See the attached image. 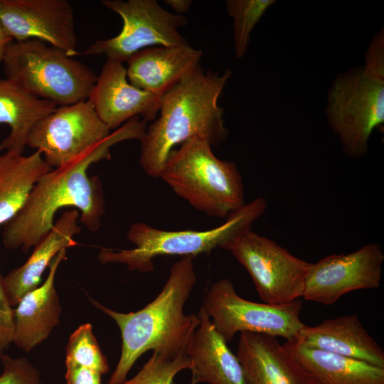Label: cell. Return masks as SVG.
<instances>
[{
  "label": "cell",
  "instance_id": "obj_1",
  "mask_svg": "<svg viewBox=\"0 0 384 384\" xmlns=\"http://www.w3.org/2000/svg\"><path fill=\"white\" fill-rule=\"evenodd\" d=\"M146 122L134 117L122 127L70 164L51 170L36 183L21 209L4 225L2 242L10 250L28 252L43 238L54 225L58 210L73 207L80 211V221L91 232L102 225L105 199L98 176H89L90 166L111 158L115 144L144 137Z\"/></svg>",
  "mask_w": 384,
  "mask_h": 384
},
{
  "label": "cell",
  "instance_id": "obj_2",
  "mask_svg": "<svg viewBox=\"0 0 384 384\" xmlns=\"http://www.w3.org/2000/svg\"><path fill=\"white\" fill-rule=\"evenodd\" d=\"M196 280L193 257L186 256L172 265L156 297L137 311H116L90 298L96 308L116 322L121 333V355L107 384L126 381L134 364L148 351L167 354L186 351L200 324L198 314L183 311Z\"/></svg>",
  "mask_w": 384,
  "mask_h": 384
},
{
  "label": "cell",
  "instance_id": "obj_3",
  "mask_svg": "<svg viewBox=\"0 0 384 384\" xmlns=\"http://www.w3.org/2000/svg\"><path fill=\"white\" fill-rule=\"evenodd\" d=\"M231 75L229 69L221 75L210 70L205 73L199 65L162 96L160 117L140 140L139 164L147 176L159 178L177 144L198 137L218 146L226 139L228 131L218 100Z\"/></svg>",
  "mask_w": 384,
  "mask_h": 384
},
{
  "label": "cell",
  "instance_id": "obj_4",
  "mask_svg": "<svg viewBox=\"0 0 384 384\" xmlns=\"http://www.w3.org/2000/svg\"><path fill=\"white\" fill-rule=\"evenodd\" d=\"M365 65L338 75L329 92V124L351 158L366 155L373 131L384 123V35L380 31Z\"/></svg>",
  "mask_w": 384,
  "mask_h": 384
},
{
  "label": "cell",
  "instance_id": "obj_5",
  "mask_svg": "<svg viewBox=\"0 0 384 384\" xmlns=\"http://www.w3.org/2000/svg\"><path fill=\"white\" fill-rule=\"evenodd\" d=\"M159 178L210 217L227 218L245 205L242 178L235 163L218 159L209 142L198 137L170 153Z\"/></svg>",
  "mask_w": 384,
  "mask_h": 384
},
{
  "label": "cell",
  "instance_id": "obj_6",
  "mask_svg": "<svg viewBox=\"0 0 384 384\" xmlns=\"http://www.w3.org/2000/svg\"><path fill=\"white\" fill-rule=\"evenodd\" d=\"M267 202L262 197L245 203L225 221L206 230H165L144 223H134L127 230L132 249L101 248L98 260L102 264L120 263L130 271L149 272L154 260L160 256H195L208 254L224 246L240 233L252 229V225L265 211Z\"/></svg>",
  "mask_w": 384,
  "mask_h": 384
},
{
  "label": "cell",
  "instance_id": "obj_7",
  "mask_svg": "<svg viewBox=\"0 0 384 384\" xmlns=\"http://www.w3.org/2000/svg\"><path fill=\"white\" fill-rule=\"evenodd\" d=\"M3 63L6 79L57 107L88 100L97 79L85 64L36 39L13 41Z\"/></svg>",
  "mask_w": 384,
  "mask_h": 384
},
{
  "label": "cell",
  "instance_id": "obj_8",
  "mask_svg": "<svg viewBox=\"0 0 384 384\" xmlns=\"http://www.w3.org/2000/svg\"><path fill=\"white\" fill-rule=\"evenodd\" d=\"M203 307L227 343L238 332L281 336L292 341L299 338L305 325L299 318L303 307L299 299L286 304L254 302L242 298L228 278L209 287Z\"/></svg>",
  "mask_w": 384,
  "mask_h": 384
},
{
  "label": "cell",
  "instance_id": "obj_9",
  "mask_svg": "<svg viewBox=\"0 0 384 384\" xmlns=\"http://www.w3.org/2000/svg\"><path fill=\"white\" fill-rule=\"evenodd\" d=\"M223 249L246 269L265 303L286 304L302 297L312 263L252 229L236 236Z\"/></svg>",
  "mask_w": 384,
  "mask_h": 384
},
{
  "label": "cell",
  "instance_id": "obj_10",
  "mask_svg": "<svg viewBox=\"0 0 384 384\" xmlns=\"http://www.w3.org/2000/svg\"><path fill=\"white\" fill-rule=\"evenodd\" d=\"M100 3L121 17L122 28L114 37L97 40L80 55H104L123 63L149 47L189 43L179 32L186 25L187 18L169 12L156 0H102Z\"/></svg>",
  "mask_w": 384,
  "mask_h": 384
},
{
  "label": "cell",
  "instance_id": "obj_11",
  "mask_svg": "<svg viewBox=\"0 0 384 384\" xmlns=\"http://www.w3.org/2000/svg\"><path fill=\"white\" fill-rule=\"evenodd\" d=\"M110 129L87 100L57 107L31 129L26 146L36 149L51 168L64 166L107 139Z\"/></svg>",
  "mask_w": 384,
  "mask_h": 384
},
{
  "label": "cell",
  "instance_id": "obj_12",
  "mask_svg": "<svg viewBox=\"0 0 384 384\" xmlns=\"http://www.w3.org/2000/svg\"><path fill=\"white\" fill-rule=\"evenodd\" d=\"M384 253L378 242L348 253L329 255L312 263L302 298L324 305L336 303L347 293L380 285Z\"/></svg>",
  "mask_w": 384,
  "mask_h": 384
},
{
  "label": "cell",
  "instance_id": "obj_13",
  "mask_svg": "<svg viewBox=\"0 0 384 384\" xmlns=\"http://www.w3.org/2000/svg\"><path fill=\"white\" fill-rule=\"evenodd\" d=\"M74 20L67 0H0V21L14 41L39 40L70 57L80 54Z\"/></svg>",
  "mask_w": 384,
  "mask_h": 384
},
{
  "label": "cell",
  "instance_id": "obj_14",
  "mask_svg": "<svg viewBox=\"0 0 384 384\" xmlns=\"http://www.w3.org/2000/svg\"><path fill=\"white\" fill-rule=\"evenodd\" d=\"M161 97L132 85L122 63L107 59L88 100L101 121L112 130L138 115L146 122L154 120Z\"/></svg>",
  "mask_w": 384,
  "mask_h": 384
},
{
  "label": "cell",
  "instance_id": "obj_15",
  "mask_svg": "<svg viewBox=\"0 0 384 384\" xmlns=\"http://www.w3.org/2000/svg\"><path fill=\"white\" fill-rule=\"evenodd\" d=\"M203 53L190 44L152 46L134 53L127 62L129 82L135 87L163 96L193 73Z\"/></svg>",
  "mask_w": 384,
  "mask_h": 384
},
{
  "label": "cell",
  "instance_id": "obj_16",
  "mask_svg": "<svg viewBox=\"0 0 384 384\" xmlns=\"http://www.w3.org/2000/svg\"><path fill=\"white\" fill-rule=\"evenodd\" d=\"M236 356L246 384H313L275 336L241 332Z\"/></svg>",
  "mask_w": 384,
  "mask_h": 384
},
{
  "label": "cell",
  "instance_id": "obj_17",
  "mask_svg": "<svg viewBox=\"0 0 384 384\" xmlns=\"http://www.w3.org/2000/svg\"><path fill=\"white\" fill-rule=\"evenodd\" d=\"M66 253L67 249H63L56 255L43 283L26 293L14 308L13 343L26 353L45 341L60 324L62 307L55 287V278Z\"/></svg>",
  "mask_w": 384,
  "mask_h": 384
},
{
  "label": "cell",
  "instance_id": "obj_18",
  "mask_svg": "<svg viewBox=\"0 0 384 384\" xmlns=\"http://www.w3.org/2000/svg\"><path fill=\"white\" fill-rule=\"evenodd\" d=\"M300 344L365 361L384 368V351L367 332L356 314L304 325L297 340Z\"/></svg>",
  "mask_w": 384,
  "mask_h": 384
},
{
  "label": "cell",
  "instance_id": "obj_19",
  "mask_svg": "<svg viewBox=\"0 0 384 384\" xmlns=\"http://www.w3.org/2000/svg\"><path fill=\"white\" fill-rule=\"evenodd\" d=\"M198 316L199 326L185 351L192 361L191 370L196 383L246 384L237 356L216 331L203 306Z\"/></svg>",
  "mask_w": 384,
  "mask_h": 384
},
{
  "label": "cell",
  "instance_id": "obj_20",
  "mask_svg": "<svg viewBox=\"0 0 384 384\" xmlns=\"http://www.w3.org/2000/svg\"><path fill=\"white\" fill-rule=\"evenodd\" d=\"M77 209L64 212L50 232L33 247L27 260L4 277V285L10 303L15 307L28 292L37 288L46 268L63 249L75 246L74 236L80 233Z\"/></svg>",
  "mask_w": 384,
  "mask_h": 384
},
{
  "label": "cell",
  "instance_id": "obj_21",
  "mask_svg": "<svg viewBox=\"0 0 384 384\" xmlns=\"http://www.w3.org/2000/svg\"><path fill=\"white\" fill-rule=\"evenodd\" d=\"M313 384H384V368L365 361L309 348L297 341L283 344Z\"/></svg>",
  "mask_w": 384,
  "mask_h": 384
},
{
  "label": "cell",
  "instance_id": "obj_22",
  "mask_svg": "<svg viewBox=\"0 0 384 384\" xmlns=\"http://www.w3.org/2000/svg\"><path fill=\"white\" fill-rule=\"evenodd\" d=\"M51 170L38 151L28 156L11 151L0 155V226L21 209L36 183Z\"/></svg>",
  "mask_w": 384,
  "mask_h": 384
},
{
  "label": "cell",
  "instance_id": "obj_23",
  "mask_svg": "<svg viewBox=\"0 0 384 384\" xmlns=\"http://www.w3.org/2000/svg\"><path fill=\"white\" fill-rule=\"evenodd\" d=\"M56 107L54 103L30 95L8 79H0V124H7L11 129L1 142L0 151L23 154L32 127Z\"/></svg>",
  "mask_w": 384,
  "mask_h": 384
},
{
  "label": "cell",
  "instance_id": "obj_24",
  "mask_svg": "<svg viewBox=\"0 0 384 384\" xmlns=\"http://www.w3.org/2000/svg\"><path fill=\"white\" fill-rule=\"evenodd\" d=\"M272 0H228L227 11L234 18L233 38L237 58L244 56L250 43V33Z\"/></svg>",
  "mask_w": 384,
  "mask_h": 384
},
{
  "label": "cell",
  "instance_id": "obj_25",
  "mask_svg": "<svg viewBox=\"0 0 384 384\" xmlns=\"http://www.w3.org/2000/svg\"><path fill=\"white\" fill-rule=\"evenodd\" d=\"M192 368V361L186 351L176 354L153 352L137 375L122 384H174L179 372Z\"/></svg>",
  "mask_w": 384,
  "mask_h": 384
},
{
  "label": "cell",
  "instance_id": "obj_26",
  "mask_svg": "<svg viewBox=\"0 0 384 384\" xmlns=\"http://www.w3.org/2000/svg\"><path fill=\"white\" fill-rule=\"evenodd\" d=\"M65 361L92 369L102 375L109 372V363L89 323L81 324L70 336Z\"/></svg>",
  "mask_w": 384,
  "mask_h": 384
},
{
  "label": "cell",
  "instance_id": "obj_27",
  "mask_svg": "<svg viewBox=\"0 0 384 384\" xmlns=\"http://www.w3.org/2000/svg\"><path fill=\"white\" fill-rule=\"evenodd\" d=\"M0 360L3 366L0 384H42L38 370L27 358L4 354Z\"/></svg>",
  "mask_w": 384,
  "mask_h": 384
},
{
  "label": "cell",
  "instance_id": "obj_28",
  "mask_svg": "<svg viewBox=\"0 0 384 384\" xmlns=\"http://www.w3.org/2000/svg\"><path fill=\"white\" fill-rule=\"evenodd\" d=\"M14 329V308L9 299L0 270V359L13 343Z\"/></svg>",
  "mask_w": 384,
  "mask_h": 384
},
{
  "label": "cell",
  "instance_id": "obj_29",
  "mask_svg": "<svg viewBox=\"0 0 384 384\" xmlns=\"http://www.w3.org/2000/svg\"><path fill=\"white\" fill-rule=\"evenodd\" d=\"M66 384H102V374L70 361H65Z\"/></svg>",
  "mask_w": 384,
  "mask_h": 384
},
{
  "label": "cell",
  "instance_id": "obj_30",
  "mask_svg": "<svg viewBox=\"0 0 384 384\" xmlns=\"http://www.w3.org/2000/svg\"><path fill=\"white\" fill-rule=\"evenodd\" d=\"M164 2L171 6L176 14L188 12L193 2L191 0H165Z\"/></svg>",
  "mask_w": 384,
  "mask_h": 384
},
{
  "label": "cell",
  "instance_id": "obj_31",
  "mask_svg": "<svg viewBox=\"0 0 384 384\" xmlns=\"http://www.w3.org/2000/svg\"><path fill=\"white\" fill-rule=\"evenodd\" d=\"M13 41V38L6 32L0 21V64L3 63L6 49Z\"/></svg>",
  "mask_w": 384,
  "mask_h": 384
}]
</instances>
